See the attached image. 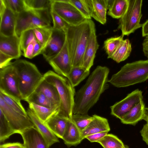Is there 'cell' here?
<instances>
[{
  "label": "cell",
  "instance_id": "1",
  "mask_svg": "<svg viewBox=\"0 0 148 148\" xmlns=\"http://www.w3.org/2000/svg\"><path fill=\"white\" fill-rule=\"evenodd\" d=\"M109 72L108 67L100 66L92 71L85 84L75 93L73 114H88L101 94L108 88Z\"/></svg>",
  "mask_w": 148,
  "mask_h": 148
},
{
  "label": "cell",
  "instance_id": "34",
  "mask_svg": "<svg viewBox=\"0 0 148 148\" xmlns=\"http://www.w3.org/2000/svg\"><path fill=\"white\" fill-rule=\"evenodd\" d=\"M124 36L112 37L107 39L104 42L103 48L109 58L113 54L121 42Z\"/></svg>",
  "mask_w": 148,
  "mask_h": 148
},
{
  "label": "cell",
  "instance_id": "41",
  "mask_svg": "<svg viewBox=\"0 0 148 148\" xmlns=\"http://www.w3.org/2000/svg\"><path fill=\"white\" fill-rule=\"evenodd\" d=\"M108 132L105 131L93 134L87 136L85 138L87 139L91 142H97L108 134Z\"/></svg>",
  "mask_w": 148,
  "mask_h": 148
},
{
  "label": "cell",
  "instance_id": "5",
  "mask_svg": "<svg viewBox=\"0 0 148 148\" xmlns=\"http://www.w3.org/2000/svg\"><path fill=\"white\" fill-rule=\"evenodd\" d=\"M148 79V60L127 63L113 74L108 82L117 88L128 87Z\"/></svg>",
  "mask_w": 148,
  "mask_h": 148
},
{
  "label": "cell",
  "instance_id": "45",
  "mask_svg": "<svg viewBox=\"0 0 148 148\" xmlns=\"http://www.w3.org/2000/svg\"><path fill=\"white\" fill-rule=\"evenodd\" d=\"M143 140L148 145V123H146L140 131Z\"/></svg>",
  "mask_w": 148,
  "mask_h": 148
},
{
  "label": "cell",
  "instance_id": "48",
  "mask_svg": "<svg viewBox=\"0 0 148 148\" xmlns=\"http://www.w3.org/2000/svg\"><path fill=\"white\" fill-rule=\"evenodd\" d=\"M142 35L143 37L148 36V19L142 24Z\"/></svg>",
  "mask_w": 148,
  "mask_h": 148
},
{
  "label": "cell",
  "instance_id": "25",
  "mask_svg": "<svg viewBox=\"0 0 148 148\" xmlns=\"http://www.w3.org/2000/svg\"><path fill=\"white\" fill-rule=\"evenodd\" d=\"M128 1L129 0H108V15L114 18H120L127 10Z\"/></svg>",
  "mask_w": 148,
  "mask_h": 148
},
{
  "label": "cell",
  "instance_id": "43",
  "mask_svg": "<svg viewBox=\"0 0 148 148\" xmlns=\"http://www.w3.org/2000/svg\"><path fill=\"white\" fill-rule=\"evenodd\" d=\"M37 40L30 43L25 49L22 53L25 57L29 58L32 59L33 58V53L34 50V44Z\"/></svg>",
  "mask_w": 148,
  "mask_h": 148
},
{
  "label": "cell",
  "instance_id": "32",
  "mask_svg": "<svg viewBox=\"0 0 148 148\" xmlns=\"http://www.w3.org/2000/svg\"><path fill=\"white\" fill-rule=\"evenodd\" d=\"M37 40L43 48L48 42L53 29L51 26L38 27L32 29Z\"/></svg>",
  "mask_w": 148,
  "mask_h": 148
},
{
  "label": "cell",
  "instance_id": "8",
  "mask_svg": "<svg viewBox=\"0 0 148 148\" xmlns=\"http://www.w3.org/2000/svg\"><path fill=\"white\" fill-rule=\"evenodd\" d=\"M51 9L69 25H76L87 20L69 0H51Z\"/></svg>",
  "mask_w": 148,
  "mask_h": 148
},
{
  "label": "cell",
  "instance_id": "12",
  "mask_svg": "<svg viewBox=\"0 0 148 148\" xmlns=\"http://www.w3.org/2000/svg\"><path fill=\"white\" fill-rule=\"evenodd\" d=\"M55 72L67 77L72 67L66 39L60 51L47 61Z\"/></svg>",
  "mask_w": 148,
  "mask_h": 148
},
{
  "label": "cell",
  "instance_id": "33",
  "mask_svg": "<svg viewBox=\"0 0 148 148\" xmlns=\"http://www.w3.org/2000/svg\"><path fill=\"white\" fill-rule=\"evenodd\" d=\"M97 143L104 148H121L124 145L121 139L112 134H107Z\"/></svg>",
  "mask_w": 148,
  "mask_h": 148
},
{
  "label": "cell",
  "instance_id": "7",
  "mask_svg": "<svg viewBox=\"0 0 148 148\" xmlns=\"http://www.w3.org/2000/svg\"><path fill=\"white\" fill-rule=\"evenodd\" d=\"M142 0H129L127 10L119 19V29L122 36H128L142 27L140 21L142 16Z\"/></svg>",
  "mask_w": 148,
  "mask_h": 148
},
{
  "label": "cell",
  "instance_id": "37",
  "mask_svg": "<svg viewBox=\"0 0 148 148\" xmlns=\"http://www.w3.org/2000/svg\"><path fill=\"white\" fill-rule=\"evenodd\" d=\"M20 38L22 53L30 43L37 40L33 29L28 30L23 32Z\"/></svg>",
  "mask_w": 148,
  "mask_h": 148
},
{
  "label": "cell",
  "instance_id": "29",
  "mask_svg": "<svg viewBox=\"0 0 148 148\" xmlns=\"http://www.w3.org/2000/svg\"><path fill=\"white\" fill-rule=\"evenodd\" d=\"M25 101L28 103H33L49 108L60 109L44 95L40 92L34 91Z\"/></svg>",
  "mask_w": 148,
  "mask_h": 148
},
{
  "label": "cell",
  "instance_id": "24",
  "mask_svg": "<svg viewBox=\"0 0 148 148\" xmlns=\"http://www.w3.org/2000/svg\"><path fill=\"white\" fill-rule=\"evenodd\" d=\"M68 120L64 117L56 115L51 117L46 123L56 136L62 139Z\"/></svg>",
  "mask_w": 148,
  "mask_h": 148
},
{
  "label": "cell",
  "instance_id": "14",
  "mask_svg": "<svg viewBox=\"0 0 148 148\" xmlns=\"http://www.w3.org/2000/svg\"><path fill=\"white\" fill-rule=\"evenodd\" d=\"M0 51L13 59H18L22 55L19 38L16 35L6 36L0 34Z\"/></svg>",
  "mask_w": 148,
  "mask_h": 148
},
{
  "label": "cell",
  "instance_id": "2",
  "mask_svg": "<svg viewBox=\"0 0 148 148\" xmlns=\"http://www.w3.org/2000/svg\"><path fill=\"white\" fill-rule=\"evenodd\" d=\"M95 29V24L91 19H87L76 25H68L65 33L73 67L81 66L88 40Z\"/></svg>",
  "mask_w": 148,
  "mask_h": 148
},
{
  "label": "cell",
  "instance_id": "38",
  "mask_svg": "<svg viewBox=\"0 0 148 148\" xmlns=\"http://www.w3.org/2000/svg\"><path fill=\"white\" fill-rule=\"evenodd\" d=\"M87 19H91L90 12L86 0H69Z\"/></svg>",
  "mask_w": 148,
  "mask_h": 148
},
{
  "label": "cell",
  "instance_id": "10",
  "mask_svg": "<svg viewBox=\"0 0 148 148\" xmlns=\"http://www.w3.org/2000/svg\"><path fill=\"white\" fill-rule=\"evenodd\" d=\"M0 110L16 133L20 134L28 129L35 127L28 116H24L14 111L6 103L1 97Z\"/></svg>",
  "mask_w": 148,
  "mask_h": 148
},
{
  "label": "cell",
  "instance_id": "28",
  "mask_svg": "<svg viewBox=\"0 0 148 148\" xmlns=\"http://www.w3.org/2000/svg\"><path fill=\"white\" fill-rule=\"evenodd\" d=\"M90 71L81 66L73 67L67 78L74 87L89 75Z\"/></svg>",
  "mask_w": 148,
  "mask_h": 148
},
{
  "label": "cell",
  "instance_id": "30",
  "mask_svg": "<svg viewBox=\"0 0 148 148\" xmlns=\"http://www.w3.org/2000/svg\"><path fill=\"white\" fill-rule=\"evenodd\" d=\"M0 97L14 111L24 116H28L27 111L20 102L21 100L9 96L0 90Z\"/></svg>",
  "mask_w": 148,
  "mask_h": 148
},
{
  "label": "cell",
  "instance_id": "13",
  "mask_svg": "<svg viewBox=\"0 0 148 148\" xmlns=\"http://www.w3.org/2000/svg\"><path fill=\"white\" fill-rule=\"evenodd\" d=\"M66 39V33L63 30L53 28L51 36L41 53L47 61L60 51Z\"/></svg>",
  "mask_w": 148,
  "mask_h": 148
},
{
  "label": "cell",
  "instance_id": "19",
  "mask_svg": "<svg viewBox=\"0 0 148 148\" xmlns=\"http://www.w3.org/2000/svg\"><path fill=\"white\" fill-rule=\"evenodd\" d=\"M86 1L91 17L102 24H105L108 8V0H86Z\"/></svg>",
  "mask_w": 148,
  "mask_h": 148
},
{
  "label": "cell",
  "instance_id": "49",
  "mask_svg": "<svg viewBox=\"0 0 148 148\" xmlns=\"http://www.w3.org/2000/svg\"><path fill=\"white\" fill-rule=\"evenodd\" d=\"M143 120L146 122V123H148V108L145 107Z\"/></svg>",
  "mask_w": 148,
  "mask_h": 148
},
{
  "label": "cell",
  "instance_id": "21",
  "mask_svg": "<svg viewBox=\"0 0 148 148\" xmlns=\"http://www.w3.org/2000/svg\"><path fill=\"white\" fill-rule=\"evenodd\" d=\"M62 139L64 144L69 147L75 146L82 140L81 131L72 120H68Z\"/></svg>",
  "mask_w": 148,
  "mask_h": 148
},
{
  "label": "cell",
  "instance_id": "4",
  "mask_svg": "<svg viewBox=\"0 0 148 148\" xmlns=\"http://www.w3.org/2000/svg\"><path fill=\"white\" fill-rule=\"evenodd\" d=\"M11 63L15 69L20 92L25 101L35 91L43 75L34 64L26 60H17Z\"/></svg>",
  "mask_w": 148,
  "mask_h": 148
},
{
  "label": "cell",
  "instance_id": "22",
  "mask_svg": "<svg viewBox=\"0 0 148 148\" xmlns=\"http://www.w3.org/2000/svg\"><path fill=\"white\" fill-rule=\"evenodd\" d=\"M35 91L42 93L56 106L60 108V99L57 88L53 85L46 81L44 78Z\"/></svg>",
  "mask_w": 148,
  "mask_h": 148
},
{
  "label": "cell",
  "instance_id": "31",
  "mask_svg": "<svg viewBox=\"0 0 148 148\" xmlns=\"http://www.w3.org/2000/svg\"><path fill=\"white\" fill-rule=\"evenodd\" d=\"M16 132L12 129L4 115L0 110V142H4Z\"/></svg>",
  "mask_w": 148,
  "mask_h": 148
},
{
  "label": "cell",
  "instance_id": "50",
  "mask_svg": "<svg viewBox=\"0 0 148 148\" xmlns=\"http://www.w3.org/2000/svg\"><path fill=\"white\" fill-rule=\"evenodd\" d=\"M119 148H129V147L127 145H124L123 147Z\"/></svg>",
  "mask_w": 148,
  "mask_h": 148
},
{
  "label": "cell",
  "instance_id": "11",
  "mask_svg": "<svg viewBox=\"0 0 148 148\" xmlns=\"http://www.w3.org/2000/svg\"><path fill=\"white\" fill-rule=\"evenodd\" d=\"M143 92L137 89L110 107L111 114L121 119L136 105L143 100Z\"/></svg>",
  "mask_w": 148,
  "mask_h": 148
},
{
  "label": "cell",
  "instance_id": "15",
  "mask_svg": "<svg viewBox=\"0 0 148 148\" xmlns=\"http://www.w3.org/2000/svg\"><path fill=\"white\" fill-rule=\"evenodd\" d=\"M20 134L23 138L25 148H49L42 135L35 127L28 129Z\"/></svg>",
  "mask_w": 148,
  "mask_h": 148
},
{
  "label": "cell",
  "instance_id": "46",
  "mask_svg": "<svg viewBox=\"0 0 148 148\" xmlns=\"http://www.w3.org/2000/svg\"><path fill=\"white\" fill-rule=\"evenodd\" d=\"M43 49V47L39 42L36 41L34 45L33 57L41 54Z\"/></svg>",
  "mask_w": 148,
  "mask_h": 148
},
{
  "label": "cell",
  "instance_id": "47",
  "mask_svg": "<svg viewBox=\"0 0 148 148\" xmlns=\"http://www.w3.org/2000/svg\"><path fill=\"white\" fill-rule=\"evenodd\" d=\"M142 46L144 55L148 60V36H146L144 38L142 43Z\"/></svg>",
  "mask_w": 148,
  "mask_h": 148
},
{
  "label": "cell",
  "instance_id": "44",
  "mask_svg": "<svg viewBox=\"0 0 148 148\" xmlns=\"http://www.w3.org/2000/svg\"><path fill=\"white\" fill-rule=\"evenodd\" d=\"M0 148H25L23 144L19 142L9 143L1 145Z\"/></svg>",
  "mask_w": 148,
  "mask_h": 148
},
{
  "label": "cell",
  "instance_id": "27",
  "mask_svg": "<svg viewBox=\"0 0 148 148\" xmlns=\"http://www.w3.org/2000/svg\"><path fill=\"white\" fill-rule=\"evenodd\" d=\"M29 108L42 121L46 123L49 119L57 115L59 109L49 108L33 103H29Z\"/></svg>",
  "mask_w": 148,
  "mask_h": 148
},
{
  "label": "cell",
  "instance_id": "36",
  "mask_svg": "<svg viewBox=\"0 0 148 148\" xmlns=\"http://www.w3.org/2000/svg\"><path fill=\"white\" fill-rule=\"evenodd\" d=\"M94 117L90 116L88 114H73L72 119L81 131L85 128L93 120Z\"/></svg>",
  "mask_w": 148,
  "mask_h": 148
},
{
  "label": "cell",
  "instance_id": "40",
  "mask_svg": "<svg viewBox=\"0 0 148 148\" xmlns=\"http://www.w3.org/2000/svg\"><path fill=\"white\" fill-rule=\"evenodd\" d=\"M50 14L53 22V25L52 28L55 29L62 30L65 32L68 24L51 9Z\"/></svg>",
  "mask_w": 148,
  "mask_h": 148
},
{
  "label": "cell",
  "instance_id": "3",
  "mask_svg": "<svg viewBox=\"0 0 148 148\" xmlns=\"http://www.w3.org/2000/svg\"><path fill=\"white\" fill-rule=\"evenodd\" d=\"M44 79L55 86L58 92L61 101L57 114L68 120H72L75 92L74 88L66 77L52 71L43 75Z\"/></svg>",
  "mask_w": 148,
  "mask_h": 148
},
{
  "label": "cell",
  "instance_id": "39",
  "mask_svg": "<svg viewBox=\"0 0 148 148\" xmlns=\"http://www.w3.org/2000/svg\"><path fill=\"white\" fill-rule=\"evenodd\" d=\"M6 5L17 14L26 9L24 0H4Z\"/></svg>",
  "mask_w": 148,
  "mask_h": 148
},
{
  "label": "cell",
  "instance_id": "20",
  "mask_svg": "<svg viewBox=\"0 0 148 148\" xmlns=\"http://www.w3.org/2000/svg\"><path fill=\"white\" fill-rule=\"evenodd\" d=\"M92 116L94 117L93 120L85 128L81 131L82 140L89 135L105 131L109 132L110 130L107 119L96 114Z\"/></svg>",
  "mask_w": 148,
  "mask_h": 148
},
{
  "label": "cell",
  "instance_id": "16",
  "mask_svg": "<svg viewBox=\"0 0 148 148\" xmlns=\"http://www.w3.org/2000/svg\"><path fill=\"white\" fill-rule=\"evenodd\" d=\"M27 112L35 127L42 135L49 147L54 143L59 142L58 137L52 132L46 123L41 120L29 108Z\"/></svg>",
  "mask_w": 148,
  "mask_h": 148
},
{
  "label": "cell",
  "instance_id": "23",
  "mask_svg": "<svg viewBox=\"0 0 148 148\" xmlns=\"http://www.w3.org/2000/svg\"><path fill=\"white\" fill-rule=\"evenodd\" d=\"M145 107L142 100L120 119L121 122L124 124L135 125L138 121L143 120Z\"/></svg>",
  "mask_w": 148,
  "mask_h": 148
},
{
  "label": "cell",
  "instance_id": "17",
  "mask_svg": "<svg viewBox=\"0 0 148 148\" xmlns=\"http://www.w3.org/2000/svg\"><path fill=\"white\" fill-rule=\"evenodd\" d=\"M17 15L6 5L4 12L0 15V34L6 36L16 35Z\"/></svg>",
  "mask_w": 148,
  "mask_h": 148
},
{
  "label": "cell",
  "instance_id": "18",
  "mask_svg": "<svg viewBox=\"0 0 148 148\" xmlns=\"http://www.w3.org/2000/svg\"><path fill=\"white\" fill-rule=\"evenodd\" d=\"M96 33V29L92 32L84 53L81 66L90 71L93 64L96 52L99 47Z\"/></svg>",
  "mask_w": 148,
  "mask_h": 148
},
{
  "label": "cell",
  "instance_id": "6",
  "mask_svg": "<svg viewBox=\"0 0 148 148\" xmlns=\"http://www.w3.org/2000/svg\"><path fill=\"white\" fill-rule=\"evenodd\" d=\"M50 9L36 10L29 9L17 14L15 34L20 38L22 33L35 28L51 26Z\"/></svg>",
  "mask_w": 148,
  "mask_h": 148
},
{
  "label": "cell",
  "instance_id": "9",
  "mask_svg": "<svg viewBox=\"0 0 148 148\" xmlns=\"http://www.w3.org/2000/svg\"><path fill=\"white\" fill-rule=\"evenodd\" d=\"M11 63L0 69V90L18 100H23L19 90L16 71Z\"/></svg>",
  "mask_w": 148,
  "mask_h": 148
},
{
  "label": "cell",
  "instance_id": "42",
  "mask_svg": "<svg viewBox=\"0 0 148 148\" xmlns=\"http://www.w3.org/2000/svg\"><path fill=\"white\" fill-rule=\"evenodd\" d=\"M13 59L10 56L5 54L0 51V69L4 68L11 63L10 61Z\"/></svg>",
  "mask_w": 148,
  "mask_h": 148
},
{
  "label": "cell",
  "instance_id": "26",
  "mask_svg": "<svg viewBox=\"0 0 148 148\" xmlns=\"http://www.w3.org/2000/svg\"><path fill=\"white\" fill-rule=\"evenodd\" d=\"M132 50L131 43L128 39L123 40L110 56L111 58L118 63L127 59L130 56Z\"/></svg>",
  "mask_w": 148,
  "mask_h": 148
},
{
  "label": "cell",
  "instance_id": "35",
  "mask_svg": "<svg viewBox=\"0 0 148 148\" xmlns=\"http://www.w3.org/2000/svg\"><path fill=\"white\" fill-rule=\"evenodd\" d=\"M26 9L40 10L50 9L51 0H24Z\"/></svg>",
  "mask_w": 148,
  "mask_h": 148
}]
</instances>
